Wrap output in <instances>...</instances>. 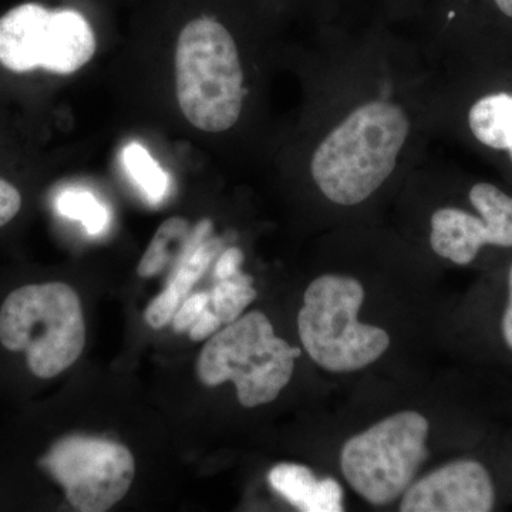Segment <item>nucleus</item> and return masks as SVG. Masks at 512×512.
<instances>
[{
	"label": "nucleus",
	"instance_id": "24",
	"mask_svg": "<svg viewBox=\"0 0 512 512\" xmlns=\"http://www.w3.org/2000/svg\"><path fill=\"white\" fill-rule=\"evenodd\" d=\"M491 3L504 18L512 20V0H491Z\"/></svg>",
	"mask_w": 512,
	"mask_h": 512
},
{
	"label": "nucleus",
	"instance_id": "11",
	"mask_svg": "<svg viewBox=\"0 0 512 512\" xmlns=\"http://www.w3.org/2000/svg\"><path fill=\"white\" fill-rule=\"evenodd\" d=\"M268 481L272 490L299 511H343V490L338 481L318 480L311 468L301 464H278L269 471Z\"/></svg>",
	"mask_w": 512,
	"mask_h": 512
},
{
	"label": "nucleus",
	"instance_id": "20",
	"mask_svg": "<svg viewBox=\"0 0 512 512\" xmlns=\"http://www.w3.org/2000/svg\"><path fill=\"white\" fill-rule=\"evenodd\" d=\"M221 326V320L218 319V316L215 315L214 311H212L210 305L201 313L200 316H198L197 320L192 323L188 333H190L191 340H194V342H201V340L210 338L214 333H217Z\"/></svg>",
	"mask_w": 512,
	"mask_h": 512
},
{
	"label": "nucleus",
	"instance_id": "7",
	"mask_svg": "<svg viewBox=\"0 0 512 512\" xmlns=\"http://www.w3.org/2000/svg\"><path fill=\"white\" fill-rule=\"evenodd\" d=\"M96 46L92 26L76 10L28 2L0 16V64L13 73L42 67L73 74L92 60Z\"/></svg>",
	"mask_w": 512,
	"mask_h": 512
},
{
	"label": "nucleus",
	"instance_id": "2",
	"mask_svg": "<svg viewBox=\"0 0 512 512\" xmlns=\"http://www.w3.org/2000/svg\"><path fill=\"white\" fill-rule=\"evenodd\" d=\"M178 106L192 126L225 133L244 110L245 72L235 37L211 16L191 20L175 47Z\"/></svg>",
	"mask_w": 512,
	"mask_h": 512
},
{
	"label": "nucleus",
	"instance_id": "12",
	"mask_svg": "<svg viewBox=\"0 0 512 512\" xmlns=\"http://www.w3.org/2000/svg\"><path fill=\"white\" fill-rule=\"evenodd\" d=\"M467 124L478 143L491 150L507 151L512 163V94L480 97L468 110Z\"/></svg>",
	"mask_w": 512,
	"mask_h": 512
},
{
	"label": "nucleus",
	"instance_id": "4",
	"mask_svg": "<svg viewBox=\"0 0 512 512\" xmlns=\"http://www.w3.org/2000/svg\"><path fill=\"white\" fill-rule=\"evenodd\" d=\"M301 349L275 335L264 313L239 316L214 333L201 350L197 375L208 387L232 382L248 409L274 402L291 382Z\"/></svg>",
	"mask_w": 512,
	"mask_h": 512
},
{
	"label": "nucleus",
	"instance_id": "8",
	"mask_svg": "<svg viewBox=\"0 0 512 512\" xmlns=\"http://www.w3.org/2000/svg\"><path fill=\"white\" fill-rule=\"evenodd\" d=\"M42 464L62 485L72 507L83 512L109 511L126 497L136 476V463L127 447L96 437L57 441Z\"/></svg>",
	"mask_w": 512,
	"mask_h": 512
},
{
	"label": "nucleus",
	"instance_id": "16",
	"mask_svg": "<svg viewBox=\"0 0 512 512\" xmlns=\"http://www.w3.org/2000/svg\"><path fill=\"white\" fill-rule=\"evenodd\" d=\"M57 210L63 217L80 221L89 234L97 235L109 224V212L86 191H66L57 200Z\"/></svg>",
	"mask_w": 512,
	"mask_h": 512
},
{
	"label": "nucleus",
	"instance_id": "5",
	"mask_svg": "<svg viewBox=\"0 0 512 512\" xmlns=\"http://www.w3.org/2000/svg\"><path fill=\"white\" fill-rule=\"evenodd\" d=\"M365 289L355 278L322 275L306 289L298 315L303 348L316 365L332 373H349L372 365L386 352L383 329L357 320Z\"/></svg>",
	"mask_w": 512,
	"mask_h": 512
},
{
	"label": "nucleus",
	"instance_id": "14",
	"mask_svg": "<svg viewBox=\"0 0 512 512\" xmlns=\"http://www.w3.org/2000/svg\"><path fill=\"white\" fill-rule=\"evenodd\" d=\"M252 278L241 271L231 278L220 279L210 293L212 311L221 320L222 325L235 322L242 312L255 301L256 289Z\"/></svg>",
	"mask_w": 512,
	"mask_h": 512
},
{
	"label": "nucleus",
	"instance_id": "23",
	"mask_svg": "<svg viewBox=\"0 0 512 512\" xmlns=\"http://www.w3.org/2000/svg\"><path fill=\"white\" fill-rule=\"evenodd\" d=\"M508 288H510V299H508V306L503 318V336L508 348L512 350V266L510 276H508Z\"/></svg>",
	"mask_w": 512,
	"mask_h": 512
},
{
	"label": "nucleus",
	"instance_id": "17",
	"mask_svg": "<svg viewBox=\"0 0 512 512\" xmlns=\"http://www.w3.org/2000/svg\"><path fill=\"white\" fill-rule=\"evenodd\" d=\"M181 301L177 293L171 291L170 288H165L160 295L148 305L144 319L148 325L153 329H163L168 323L173 322L175 313L180 308Z\"/></svg>",
	"mask_w": 512,
	"mask_h": 512
},
{
	"label": "nucleus",
	"instance_id": "9",
	"mask_svg": "<svg viewBox=\"0 0 512 512\" xmlns=\"http://www.w3.org/2000/svg\"><path fill=\"white\" fill-rule=\"evenodd\" d=\"M468 200L478 215L456 207L439 208L430 218V247L456 265H468L485 245L512 248V197L497 185L477 183Z\"/></svg>",
	"mask_w": 512,
	"mask_h": 512
},
{
	"label": "nucleus",
	"instance_id": "6",
	"mask_svg": "<svg viewBox=\"0 0 512 512\" xmlns=\"http://www.w3.org/2000/svg\"><path fill=\"white\" fill-rule=\"evenodd\" d=\"M429 421L416 412L387 417L346 441L340 454L343 476L373 505L393 503L412 485L427 457Z\"/></svg>",
	"mask_w": 512,
	"mask_h": 512
},
{
	"label": "nucleus",
	"instance_id": "19",
	"mask_svg": "<svg viewBox=\"0 0 512 512\" xmlns=\"http://www.w3.org/2000/svg\"><path fill=\"white\" fill-rule=\"evenodd\" d=\"M22 208V195L15 185L0 178V228L9 224Z\"/></svg>",
	"mask_w": 512,
	"mask_h": 512
},
{
	"label": "nucleus",
	"instance_id": "13",
	"mask_svg": "<svg viewBox=\"0 0 512 512\" xmlns=\"http://www.w3.org/2000/svg\"><path fill=\"white\" fill-rule=\"evenodd\" d=\"M124 167L151 204H158L167 197L170 178L146 148L130 143L123 151Z\"/></svg>",
	"mask_w": 512,
	"mask_h": 512
},
{
	"label": "nucleus",
	"instance_id": "3",
	"mask_svg": "<svg viewBox=\"0 0 512 512\" xmlns=\"http://www.w3.org/2000/svg\"><path fill=\"white\" fill-rule=\"evenodd\" d=\"M0 343L10 352H25L30 372L39 379L59 376L86 345L79 295L62 282L16 289L0 308Z\"/></svg>",
	"mask_w": 512,
	"mask_h": 512
},
{
	"label": "nucleus",
	"instance_id": "15",
	"mask_svg": "<svg viewBox=\"0 0 512 512\" xmlns=\"http://www.w3.org/2000/svg\"><path fill=\"white\" fill-rule=\"evenodd\" d=\"M190 234V222L184 218H170L158 228L150 247L138 264L137 272L141 278H153L168 265L173 256V245L184 242Z\"/></svg>",
	"mask_w": 512,
	"mask_h": 512
},
{
	"label": "nucleus",
	"instance_id": "10",
	"mask_svg": "<svg viewBox=\"0 0 512 512\" xmlns=\"http://www.w3.org/2000/svg\"><path fill=\"white\" fill-rule=\"evenodd\" d=\"M494 485L483 464L454 461L407 488L403 512H487L493 510Z\"/></svg>",
	"mask_w": 512,
	"mask_h": 512
},
{
	"label": "nucleus",
	"instance_id": "21",
	"mask_svg": "<svg viewBox=\"0 0 512 512\" xmlns=\"http://www.w3.org/2000/svg\"><path fill=\"white\" fill-rule=\"evenodd\" d=\"M244 262V254L241 249L229 248L224 252L215 264V278L217 281L220 279L231 278L235 274L241 271V265Z\"/></svg>",
	"mask_w": 512,
	"mask_h": 512
},
{
	"label": "nucleus",
	"instance_id": "18",
	"mask_svg": "<svg viewBox=\"0 0 512 512\" xmlns=\"http://www.w3.org/2000/svg\"><path fill=\"white\" fill-rule=\"evenodd\" d=\"M210 306V293L197 292L188 296L173 318V328L175 333H185L190 330L192 323L197 320L205 309Z\"/></svg>",
	"mask_w": 512,
	"mask_h": 512
},
{
	"label": "nucleus",
	"instance_id": "22",
	"mask_svg": "<svg viewBox=\"0 0 512 512\" xmlns=\"http://www.w3.org/2000/svg\"><path fill=\"white\" fill-rule=\"evenodd\" d=\"M301 2L318 18L319 23H328L339 15L346 0H301Z\"/></svg>",
	"mask_w": 512,
	"mask_h": 512
},
{
	"label": "nucleus",
	"instance_id": "1",
	"mask_svg": "<svg viewBox=\"0 0 512 512\" xmlns=\"http://www.w3.org/2000/svg\"><path fill=\"white\" fill-rule=\"evenodd\" d=\"M399 37L376 23L359 46L318 79V120L306 165L330 204L352 208L375 197L403 165H419L436 126V84Z\"/></svg>",
	"mask_w": 512,
	"mask_h": 512
}]
</instances>
